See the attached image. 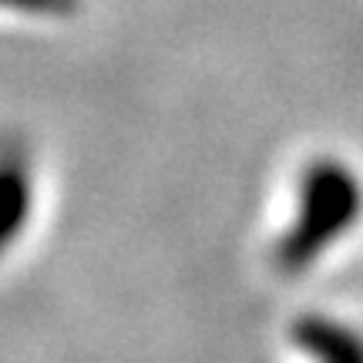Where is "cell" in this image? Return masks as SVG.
Instances as JSON below:
<instances>
[{
	"mask_svg": "<svg viewBox=\"0 0 363 363\" xmlns=\"http://www.w3.org/2000/svg\"><path fill=\"white\" fill-rule=\"evenodd\" d=\"M38 206L34 169L21 148L0 152V259L24 239Z\"/></svg>",
	"mask_w": 363,
	"mask_h": 363,
	"instance_id": "3957f363",
	"label": "cell"
},
{
	"mask_svg": "<svg viewBox=\"0 0 363 363\" xmlns=\"http://www.w3.org/2000/svg\"><path fill=\"white\" fill-rule=\"evenodd\" d=\"M289 343L306 363H363V330L330 313L296 316L289 323Z\"/></svg>",
	"mask_w": 363,
	"mask_h": 363,
	"instance_id": "7a4b0ae2",
	"label": "cell"
},
{
	"mask_svg": "<svg viewBox=\"0 0 363 363\" xmlns=\"http://www.w3.org/2000/svg\"><path fill=\"white\" fill-rule=\"evenodd\" d=\"M293 216L272 246L283 272L299 276L316 269L326 252L343 246L363 222V175L340 155H316L303 165L293 195Z\"/></svg>",
	"mask_w": 363,
	"mask_h": 363,
	"instance_id": "6da1fadb",
	"label": "cell"
}]
</instances>
